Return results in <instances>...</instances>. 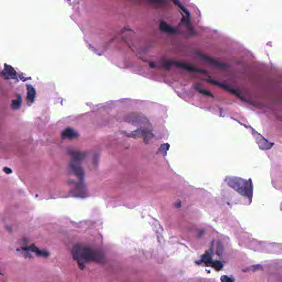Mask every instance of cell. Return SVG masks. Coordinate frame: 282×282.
I'll use <instances>...</instances> for the list:
<instances>
[{
	"instance_id": "6da1fadb",
	"label": "cell",
	"mask_w": 282,
	"mask_h": 282,
	"mask_svg": "<svg viewBox=\"0 0 282 282\" xmlns=\"http://www.w3.org/2000/svg\"><path fill=\"white\" fill-rule=\"evenodd\" d=\"M72 256L81 269L90 262L103 263L105 258L104 253L92 246L83 244L75 245L72 250Z\"/></svg>"
},
{
	"instance_id": "7a4b0ae2",
	"label": "cell",
	"mask_w": 282,
	"mask_h": 282,
	"mask_svg": "<svg viewBox=\"0 0 282 282\" xmlns=\"http://www.w3.org/2000/svg\"><path fill=\"white\" fill-rule=\"evenodd\" d=\"M227 184L231 188L236 191L240 195L245 197H252V187L251 182H249L246 180L236 177H228L225 179Z\"/></svg>"
},
{
	"instance_id": "3957f363",
	"label": "cell",
	"mask_w": 282,
	"mask_h": 282,
	"mask_svg": "<svg viewBox=\"0 0 282 282\" xmlns=\"http://www.w3.org/2000/svg\"><path fill=\"white\" fill-rule=\"evenodd\" d=\"M22 250H23L25 252H31L36 253V255L39 256L47 257L49 256V253L47 252L41 250L35 246L30 245V246H25L24 247H22Z\"/></svg>"
},
{
	"instance_id": "277c9868",
	"label": "cell",
	"mask_w": 282,
	"mask_h": 282,
	"mask_svg": "<svg viewBox=\"0 0 282 282\" xmlns=\"http://www.w3.org/2000/svg\"><path fill=\"white\" fill-rule=\"evenodd\" d=\"M27 103L30 105L33 103L36 96V90L33 86L30 84L27 85Z\"/></svg>"
},
{
	"instance_id": "5b68a950",
	"label": "cell",
	"mask_w": 282,
	"mask_h": 282,
	"mask_svg": "<svg viewBox=\"0 0 282 282\" xmlns=\"http://www.w3.org/2000/svg\"><path fill=\"white\" fill-rule=\"evenodd\" d=\"M79 136V133L71 127L66 128L61 133V137L62 139L74 138Z\"/></svg>"
},
{
	"instance_id": "8992f818",
	"label": "cell",
	"mask_w": 282,
	"mask_h": 282,
	"mask_svg": "<svg viewBox=\"0 0 282 282\" xmlns=\"http://www.w3.org/2000/svg\"><path fill=\"white\" fill-rule=\"evenodd\" d=\"M70 168L74 174L76 175L77 177H79V179L83 180L84 178V171L81 166L77 165L76 164L71 163L70 164Z\"/></svg>"
},
{
	"instance_id": "52a82bcc",
	"label": "cell",
	"mask_w": 282,
	"mask_h": 282,
	"mask_svg": "<svg viewBox=\"0 0 282 282\" xmlns=\"http://www.w3.org/2000/svg\"><path fill=\"white\" fill-rule=\"evenodd\" d=\"M160 29L161 30V31L168 33L175 34L176 33V30L174 27L164 22L160 23Z\"/></svg>"
},
{
	"instance_id": "ba28073f",
	"label": "cell",
	"mask_w": 282,
	"mask_h": 282,
	"mask_svg": "<svg viewBox=\"0 0 282 282\" xmlns=\"http://www.w3.org/2000/svg\"><path fill=\"white\" fill-rule=\"evenodd\" d=\"M174 63L176 65L177 67L182 68H183V69H186V70H187V71H191V72H204V71H203V70H200V69L195 68V67H192L190 65L185 64L184 63L178 62H175Z\"/></svg>"
},
{
	"instance_id": "9c48e42d",
	"label": "cell",
	"mask_w": 282,
	"mask_h": 282,
	"mask_svg": "<svg viewBox=\"0 0 282 282\" xmlns=\"http://www.w3.org/2000/svg\"><path fill=\"white\" fill-rule=\"evenodd\" d=\"M3 72H4L3 76L6 78H8H8L9 79L14 78V77L16 76V72H15L14 69L11 66H6L5 68H4V70H3Z\"/></svg>"
},
{
	"instance_id": "30bf717a",
	"label": "cell",
	"mask_w": 282,
	"mask_h": 282,
	"mask_svg": "<svg viewBox=\"0 0 282 282\" xmlns=\"http://www.w3.org/2000/svg\"><path fill=\"white\" fill-rule=\"evenodd\" d=\"M199 56H201L202 58H203L204 60H206L207 61H208V62L212 64V65L217 66L218 67H223V64L220 63L218 62V61H215V60H214L213 58L210 57H209V56H207L206 55H202V54H201Z\"/></svg>"
},
{
	"instance_id": "8fae6325",
	"label": "cell",
	"mask_w": 282,
	"mask_h": 282,
	"mask_svg": "<svg viewBox=\"0 0 282 282\" xmlns=\"http://www.w3.org/2000/svg\"><path fill=\"white\" fill-rule=\"evenodd\" d=\"M263 269V267L261 264H255L252 266L246 267L245 268L243 269V271L245 272H255V271H258V270H262Z\"/></svg>"
},
{
	"instance_id": "7c38bea8",
	"label": "cell",
	"mask_w": 282,
	"mask_h": 282,
	"mask_svg": "<svg viewBox=\"0 0 282 282\" xmlns=\"http://www.w3.org/2000/svg\"><path fill=\"white\" fill-rule=\"evenodd\" d=\"M209 82H210V83H212L213 84H214V85H217V86H219V87H222L223 88H224V89L226 90H228L229 92H231L232 93L234 94H236V92L234 91V90L232 89L231 88H230V87H229L228 86H226V85H224V84H223L222 83H219V82H216L215 81H213V80H209Z\"/></svg>"
},
{
	"instance_id": "4fadbf2b",
	"label": "cell",
	"mask_w": 282,
	"mask_h": 282,
	"mask_svg": "<svg viewBox=\"0 0 282 282\" xmlns=\"http://www.w3.org/2000/svg\"><path fill=\"white\" fill-rule=\"evenodd\" d=\"M21 103H22V99H21L20 96H19L16 99H14L12 101L11 104L12 109L14 110L18 109L20 107Z\"/></svg>"
},
{
	"instance_id": "5bb4252c",
	"label": "cell",
	"mask_w": 282,
	"mask_h": 282,
	"mask_svg": "<svg viewBox=\"0 0 282 282\" xmlns=\"http://www.w3.org/2000/svg\"><path fill=\"white\" fill-rule=\"evenodd\" d=\"M212 267L215 269L217 271H220L222 269L223 265L220 261H215L212 263Z\"/></svg>"
},
{
	"instance_id": "9a60e30c",
	"label": "cell",
	"mask_w": 282,
	"mask_h": 282,
	"mask_svg": "<svg viewBox=\"0 0 282 282\" xmlns=\"http://www.w3.org/2000/svg\"><path fill=\"white\" fill-rule=\"evenodd\" d=\"M72 155L74 159L79 160H81L84 158V155L81 153L74 152L72 153Z\"/></svg>"
},
{
	"instance_id": "2e32d148",
	"label": "cell",
	"mask_w": 282,
	"mask_h": 282,
	"mask_svg": "<svg viewBox=\"0 0 282 282\" xmlns=\"http://www.w3.org/2000/svg\"><path fill=\"white\" fill-rule=\"evenodd\" d=\"M220 281L221 282H234V280L232 278L227 275H223L220 278Z\"/></svg>"
},
{
	"instance_id": "e0dca14e",
	"label": "cell",
	"mask_w": 282,
	"mask_h": 282,
	"mask_svg": "<svg viewBox=\"0 0 282 282\" xmlns=\"http://www.w3.org/2000/svg\"><path fill=\"white\" fill-rule=\"evenodd\" d=\"M198 91L200 92L202 94H204V95H208V96H213V95L210 94V92H208V91H207L206 90H202L201 89H198Z\"/></svg>"
},
{
	"instance_id": "ac0fdd59",
	"label": "cell",
	"mask_w": 282,
	"mask_h": 282,
	"mask_svg": "<svg viewBox=\"0 0 282 282\" xmlns=\"http://www.w3.org/2000/svg\"><path fill=\"white\" fill-rule=\"evenodd\" d=\"M203 261L207 263H210L212 261V259L210 258V255H206L204 257Z\"/></svg>"
},
{
	"instance_id": "d6986e66",
	"label": "cell",
	"mask_w": 282,
	"mask_h": 282,
	"mask_svg": "<svg viewBox=\"0 0 282 282\" xmlns=\"http://www.w3.org/2000/svg\"><path fill=\"white\" fill-rule=\"evenodd\" d=\"M3 171L6 174H10L12 173V170H11V169H10L9 168H7V167H5V168H3Z\"/></svg>"
}]
</instances>
